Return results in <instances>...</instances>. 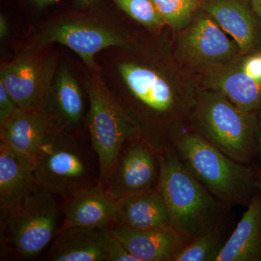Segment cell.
Here are the masks:
<instances>
[{
    "instance_id": "obj_21",
    "label": "cell",
    "mask_w": 261,
    "mask_h": 261,
    "mask_svg": "<svg viewBox=\"0 0 261 261\" xmlns=\"http://www.w3.org/2000/svg\"><path fill=\"white\" fill-rule=\"evenodd\" d=\"M209 85L245 112L254 113L261 108V81L247 74L241 67L216 73Z\"/></svg>"
},
{
    "instance_id": "obj_32",
    "label": "cell",
    "mask_w": 261,
    "mask_h": 261,
    "mask_svg": "<svg viewBox=\"0 0 261 261\" xmlns=\"http://www.w3.org/2000/svg\"><path fill=\"white\" fill-rule=\"evenodd\" d=\"M255 171H256L257 174L256 187L257 190H258L259 195H260L261 198V170L256 168Z\"/></svg>"
},
{
    "instance_id": "obj_33",
    "label": "cell",
    "mask_w": 261,
    "mask_h": 261,
    "mask_svg": "<svg viewBox=\"0 0 261 261\" xmlns=\"http://www.w3.org/2000/svg\"><path fill=\"white\" fill-rule=\"evenodd\" d=\"M257 149L258 151L259 154H260L261 159V129L257 130Z\"/></svg>"
},
{
    "instance_id": "obj_4",
    "label": "cell",
    "mask_w": 261,
    "mask_h": 261,
    "mask_svg": "<svg viewBox=\"0 0 261 261\" xmlns=\"http://www.w3.org/2000/svg\"><path fill=\"white\" fill-rule=\"evenodd\" d=\"M171 145L194 177L225 205L248 204L255 195L256 171L231 159L197 132L175 134Z\"/></svg>"
},
{
    "instance_id": "obj_5",
    "label": "cell",
    "mask_w": 261,
    "mask_h": 261,
    "mask_svg": "<svg viewBox=\"0 0 261 261\" xmlns=\"http://www.w3.org/2000/svg\"><path fill=\"white\" fill-rule=\"evenodd\" d=\"M84 89L89 100L87 126L97 155L99 183L106 187L122 147L142 137V132L120 101L108 88L100 70L82 66Z\"/></svg>"
},
{
    "instance_id": "obj_19",
    "label": "cell",
    "mask_w": 261,
    "mask_h": 261,
    "mask_svg": "<svg viewBox=\"0 0 261 261\" xmlns=\"http://www.w3.org/2000/svg\"><path fill=\"white\" fill-rule=\"evenodd\" d=\"M115 225L140 230L171 226L167 206L158 189L116 201Z\"/></svg>"
},
{
    "instance_id": "obj_6",
    "label": "cell",
    "mask_w": 261,
    "mask_h": 261,
    "mask_svg": "<svg viewBox=\"0 0 261 261\" xmlns=\"http://www.w3.org/2000/svg\"><path fill=\"white\" fill-rule=\"evenodd\" d=\"M39 188L68 199L99 183L90 157L74 134L57 126L46 136L34 159Z\"/></svg>"
},
{
    "instance_id": "obj_25",
    "label": "cell",
    "mask_w": 261,
    "mask_h": 261,
    "mask_svg": "<svg viewBox=\"0 0 261 261\" xmlns=\"http://www.w3.org/2000/svg\"><path fill=\"white\" fill-rule=\"evenodd\" d=\"M107 261H139L118 239L111 234L108 249Z\"/></svg>"
},
{
    "instance_id": "obj_27",
    "label": "cell",
    "mask_w": 261,
    "mask_h": 261,
    "mask_svg": "<svg viewBox=\"0 0 261 261\" xmlns=\"http://www.w3.org/2000/svg\"><path fill=\"white\" fill-rule=\"evenodd\" d=\"M240 67L250 76L261 81V53L247 57Z\"/></svg>"
},
{
    "instance_id": "obj_20",
    "label": "cell",
    "mask_w": 261,
    "mask_h": 261,
    "mask_svg": "<svg viewBox=\"0 0 261 261\" xmlns=\"http://www.w3.org/2000/svg\"><path fill=\"white\" fill-rule=\"evenodd\" d=\"M261 260V198L255 194L216 261Z\"/></svg>"
},
{
    "instance_id": "obj_7",
    "label": "cell",
    "mask_w": 261,
    "mask_h": 261,
    "mask_svg": "<svg viewBox=\"0 0 261 261\" xmlns=\"http://www.w3.org/2000/svg\"><path fill=\"white\" fill-rule=\"evenodd\" d=\"M197 134L238 162L249 164L257 150L258 121L219 92L199 95L193 113Z\"/></svg>"
},
{
    "instance_id": "obj_22",
    "label": "cell",
    "mask_w": 261,
    "mask_h": 261,
    "mask_svg": "<svg viewBox=\"0 0 261 261\" xmlns=\"http://www.w3.org/2000/svg\"><path fill=\"white\" fill-rule=\"evenodd\" d=\"M226 240L221 230L201 235L187 243L173 261H216Z\"/></svg>"
},
{
    "instance_id": "obj_34",
    "label": "cell",
    "mask_w": 261,
    "mask_h": 261,
    "mask_svg": "<svg viewBox=\"0 0 261 261\" xmlns=\"http://www.w3.org/2000/svg\"><path fill=\"white\" fill-rule=\"evenodd\" d=\"M257 121H258V123H260L261 126V108H260V113H259L258 118H257Z\"/></svg>"
},
{
    "instance_id": "obj_26",
    "label": "cell",
    "mask_w": 261,
    "mask_h": 261,
    "mask_svg": "<svg viewBox=\"0 0 261 261\" xmlns=\"http://www.w3.org/2000/svg\"><path fill=\"white\" fill-rule=\"evenodd\" d=\"M18 108L4 84L0 82V123L8 119Z\"/></svg>"
},
{
    "instance_id": "obj_13",
    "label": "cell",
    "mask_w": 261,
    "mask_h": 261,
    "mask_svg": "<svg viewBox=\"0 0 261 261\" xmlns=\"http://www.w3.org/2000/svg\"><path fill=\"white\" fill-rule=\"evenodd\" d=\"M59 126L56 117L47 111L18 108L0 123L1 143L19 154L34 159L47 134Z\"/></svg>"
},
{
    "instance_id": "obj_29",
    "label": "cell",
    "mask_w": 261,
    "mask_h": 261,
    "mask_svg": "<svg viewBox=\"0 0 261 261\" xmlns=\"http://www.w3.org/2000/svg\"><path fill=\"white\" fill-rule=\"evenodd\" d=\"M102 0H73V10L87 11L102 5Z\"/></svg>"
},
{
    "instance_id": "obj_31",
    "label": "cell",
    "mask_w": 261,
    "mask_h": 261,
    "mask_svg": "<svg viewBox=\"0 0 261 261\" xmlns=\"http://www.w3.org/2000/svg\"><path fill=\"white\" fill-rule=\"evenodd\" d=\"M250 5L255 14L261 18V0H250Z\"/></svg>"
},
{
    "instance_id": "obj_23",
    "label": "cell",
    "mask_w": 261,
    "mask_h": 261,
    "mask_svg": "<svg viewBox=\"0 0 261 261\" xmlns=\"http://www.w3.org/2000/svg\"><path fill=\"white\" fill-rule=\"evenodd\" d=\"M118 10L150 32H158L166 25L152 0H111Z\"/></svg>"
},
{
    "instance_id": "obj_30",
    "label": "cell",
    "mask_w": 261,
    "mask_h": 261,
    "mask_svg": "<svg viewBox=\"0 0 261 261\" xmlns=\"http://www.w3.org/2000/svg\"><path fill=\"white\" fill-rule=\"evenodd\" d=\"M10 24L8 18L3 13L0 14V40L1 42H5L8 39L10 35Z\"/></svg>"
},
{
    "instance_id": "obj_11",
    "label": "cell",
    "mask_w": 261,
    "mask_h": 261,
    "mask_svg": "<svg viewBox=\"0 0 261 261\" xmlns=\"http://www.w3.org/2000/svg\"><path fill=\"white\" fill-rule=\"evenodd\" d=\"M238 47L207 13L192 20L181 41L184 54L201 65L224 63L235 56Z\"/></svg>"
},
{
    "instance_id": "obj_16",
    "label": "cell",
    "mask_w": 261,
    "mask_h": 261,
    "mask_svg": "<svg viewBox=\"0 0 261 261\" xmlns=\"http://www.w3.org/2000/svg\"><path fill=\"white\" fill-rule=\"evenodd\" d=\"M110 229L73 226L60 229L47 260L107 261Z\"/></svg>"
},
{
    "instance_id": "obj_8",
    "label": "cell",
    "mask_w": 261,
    "mask_h": 261,
    "mask_svg": "<svg viewBox=\"0 0 261 261\" xmlns=\"http://www.w3.org/2000/svg\"><path fill=\"white\" fill-rule=\"evenodd\" d=\"M56 44L38 49H18L2 62L3 82L19 108L46 111L51 84L61 59Z\"/></svg>"
},
{
    "instance_id": "obj_28",
    "label": "cell",
    "mask_w": 261,
    "mask_h": 261,
    "mask_svg": "<svg viewBox=\"0 0 261 261\" xmlns=\"http://www.w3.org/2000/svg\"><path fill=\"white\" fill-rule=\"evenodd\" d=\"M25 1L28 3L31 9L39 13L59 4L62 0H25Z\"/></svg>"
},
{
    "instance_id": "obj_15",
    "label": "cell",
    "mask_w": 261,
    "mask_h": 261,
    "mask_svg": "<svg viewBox=\"0 0 261 261\" xmlns=\"http://www.w3.org/2000/svg\"><path fill=\"white\" fill-rule=\"evenodd\" d=\"M39 189L33 160L0 143V207L3 218Z\"/></svg>"
},
{
    "instance_id": "obj_3",
    "label": "cell",
    "mask_w": 261,
    "mask_h": 261,
    "mask_svg": "<svg viewBox=\"0 0 261 261\" xmlns=\"http://www.w3.org/2000/svg\"><path fill=\"white\" fill-rule=\"evenodd\" d=\"M158 190L167 206L171 225L188 243L221 230L224 205L197 181L178 159L172 146L159 151Z\"/></svg>"
},
{
    "instance_id": "obj_2",
    "label": "cell",
    "mask_w": 261,
    "mask_h": 261,
    "mask_svg": "<svg viewBox=\"0 0 261 261\" xmlns=\"http://www.w3.org/2000/svg\"><path fill=\"white\" fill-rule=\"evenodd\" d=\"M134 40L119 17L100 5L87 11L72 9L44 20L29 32L18 50L61 44L74 51L89 69L100 70L96 59L100 51Z\"/></svg>"
},
{
    "instance_id": "obj_12",
    "label": "cell",
    "mask_w": 261,
    "mask_h": 261,
    "mask_svg": "<svg viewBox=\"0 0 261 261\" xmlns=\"http://www.w3.org/2000/svg\"><path fill=\"white\" fill-rule=\"evenodd\" d=\"M86 91L71 67L61 59L51 84L46 111L56 117L60 126L75 134L87 121Z\"/></svg>"
},
{
    "instance_id": "obj_1",
    "label": "cell",
    "mask_w": 261,
    "mask_h": 261,
    "mask_svg": "<svg viewBox=\"0 0 261 261\" xmlns=\"http://www.w3.org/2000/svg\"><path fill=\"white\" fill-rule=\"evenodd\" d=\"M96 59L108 88L140 127L142 137L158 151L170 145L163 123L176 111L178 99L167 77L133 57L128 44L107 48Z\"/></svg>"
},
{
    "instance_id": "obj_9",
    "label": "cell",
    "mask_w": 261,
    "mask_h": 261,
    "mask_svg": "<svg viewBox=\"0 0 261 261\" xmlns=\"http://www.w3.org/2000/svg\"><path fill=\"white\" fill-rule=\"evenodd\" d=\"M3 219L10 243L24 258L37 257L60 230L55 195L42 189L28 196Z\"/></svg>"
},
{
    "instance_id": "obj_17",
    "label": "cell",
    "mask_w": 261,
    "mask_h": 261,
    "mask_svg": "<svg viewBox=\"0 0 261 261\" xmlns=\"http://www.w3.org/2000/svg\"><path fill=\"white\" fill-rule=\"evenodd\" d=\"M116 201L98 183L65 199L63 225L60 229L87 226L111 229L115 225Z\"/></svg>"
},
{
    "instance_id": "obj_10",
    "label": "cell",
    "mask_w": 261,
    "mask_h": 261,
    "mask_svg": "<svg viewBox=\"0 0 261 261\" xmlns=\"http://www.w3.org/2000/svg\"><path fill=\"white\" fill-rule=\"evenodd\" d=\"M160 178L159 151L143 138L122 147L106 188L114 201L156 190Z\"/></svg>"
},
{
    "instance_id": "obj_24",
    "label": "cell",
    "mask_w": 261,
    "mask_h": 261,
    "mask_svg": "<svg viewBox=\"0 0 261 261\" xmlns=\"http://www.w3.org/2000/svg\"><path fill=\"white\" fill-rule=\"evenodd\" d=\"M165 23L173 29L186 28L192 23L198 0H152Z\"/></svg>"
},
{
    "instance_id": "obj_14",
    "label": "cell",
    "mask_w": 261,
    "mask_h": 261,
    "mask_svg": "<svg viewBox=\"0 0 261 261\" xmlns=\"http://www.w3.org/2000/svg\"><path fill=\"white\" fill-rule=\"evenodd\" d=\"M110 231L139 261H173L189 243L172 226L140 230L114 225Z\"/></svg>"
},
{
    "instance_id": "obj_18",
    "label": "cell",
    "mask_w": 261,
    "mask_h": 261,
    "mask_svg": "<svg viewBox=\"0 0 261 261\" xmlns=\"http://www.w3.org/2000/svg\"><path fill=\"white\" fill-rule=\"evenodd\" d=\"M202 5L206 13L232 37L240 50L247 53L255 47L257 21L245 0H202Z\"/></svg>"
}]
</instances>
